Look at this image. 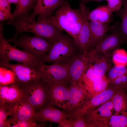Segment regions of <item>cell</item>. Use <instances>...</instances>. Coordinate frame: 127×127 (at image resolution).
<instances>
[{"label": "cell", "mask_w": 127, "mask_h": 127, "mask_svg": "<svg viewBox=\"0 0 127 127\" xmlns=\"http://www.w3.org/2000/svg\"><path fill=\"white\" fill-rule=\"evenodd\" d=\"M40 0H36V4H37Z\"/></svg>", "instance_id": "obj_39"}, {"label": "cell", "mask_w": 127, "mask_h": 127, "mask_svg": "<svg viewBox=\"0 0 127 127\" xmlns=\"http://www.w3.org/2000/svg\"><path fill=\"white\" fill-rule=\"evenodd\" d=\"M88 23L91 36L90 52L97 46L107 32H112L116 30V24L110 26L107 23L94 21H89Z\"/></svg>", "instance_id": "obj_16"}, {"label": "cell", "mask_w": 127, "mask_h": 127, "mask_svg": "<svg viewBox=\"0 0 127 127\" xmlns=\"http://www.w3.org/2000/svg\"><path fill=\"white\" fill-rule=\"evenodd\" d=\"M8 41L14 43L15 47L22 48L24 51L42 62L53 43L43 38L35 35H24L18 39H10Z\"/></svg>", "instance_id": "obj_5"}, {"label": "cell", "mask_w": 127, "mask_h": 127, "mask_svg": "<svg viewBox=\"0 0 127 127\" xmlns=\"http://www.w3.org/2000/svg\"><path fill=\"white\" fill-rule=\"evenodd\" d=\"M36 0H19L12 16L14 20L17 18L26 16L30 9L33 7Z\"/></svg>", "instance_id": "obj_25"}, {"label": "cell", "mask_w": 127, "mask_h": 127, "mask_svg": "<svg viewBox=\"0 0 127 127\" xmlns=\"http://www.w3.org/2000/svg\"><path fill=\"white\" fill-rule=\"evenodd\" d=\"M114 89L111 87L92 96L80 107L71 114L72 118L84 115L92 111L104 103L111 99L115 94Z\"/></svg>", "instance_id": "obj_9"}, {"label": "cell", "mask_w": 127, "mask_h": 127, "mask_svg": "<svg viewBox=\"0 0 127 127\" xmlns=\"http://www.w3.org/2000/svg\"><path fill=\"white\" fill-rule=\"evenodd\" d=\"M107 2V5L109 9L112 12H116L121 9L123 4V0H106Z\"/></svg>", "instance_id": "obj_34"}, {"label": "cell", "mask_w": 127, "mask_h": 127, "mask_svg": "<svg viewBox=\"0 0 127 127\" xmlns=\"http://www.w3.org/2000/svg\"><path fill=\"white\" fill-rule=\"evenodd\" d=\"M51 17L38 18V20L36 21L30 16H25L17 18L12 21H8L7 24H12L16 30L15 34L11 39H16L18 35L22 32H29L53 43L61 31L53 24Z\"/></svg>", "instance_id": "obj_1"}, {"label": "cell", "mask_w": 127, "mask_h": 127, "mask_svg": "<svg viewBox=\"0 0 127 127\" xmlns=\"http://www.w3.org/2000/svg\"><path fill=\"white\" fill-rule=\"evenodd\" d=\"M10 107L5 104L0 103V127H6L8 119L10 115Z\"/></svg>", "instance_id": "obj_32"}, {"label": "cell", "mask_w": 127, "mask_h": 127, "mask_svg": "<svg viewBox=\"0 0 127 127\" xmlns=\"http://www.w3.org/2000/svg\"><path fill=\"white\" fill-rule=\"evenodd\" d=\"M113 109L111 99L83 116L89 127H92L112 115Z\"/></svg>", "instance_id": "obj_17"}, {"label": "cell", "mask_w": 127, "mask_h": 127, "mask_svg": "<svg viewBox=\"0 0 127 127\" xmlns=\"http://www.w3.org/2000/svg\"><path fill=\"white\" fill-rule=\"evenodd\" d=\"M16 83L22 90L23 99L31 105L36 112L49 103L48 83L41 78L26 83Z\"/></svg>", "instance_id": "obj_4"}, {"label": "cell", "mask_w": 127, "mask_h": 127, "mask_svg": "<svg viewBox=\"0 0 127 127\" xmlns=\"http://www.w3.org/2000/svg\"><path fill=\"white\" fill-rule=\"evenodd\" d=\"M70 64L52 63L47 65L41 62L36 70L41 78L47 83L71 84L69 74Z\"/></svg>", "instance_id": "obj_7"}, {"label": "cell", "mask_w": 127, "mask_h": 127, "mask_svg": "<svg viewBox=\"0 0 127 127\" xmlns=\"http://www.w3.org/2000/svg\"><path fill=\"white\" fill-rule=\"evenodd\" d=\"M94 57L91 52H84L70 64L69 74L71 84L80 81L83 75L92 65Z\"/></svg>", "instance_id": "obj_13"}, {"label": "cell", "mask_w": 127, "mask_h": 127, "mask_svg": "<svg viewBox=\"0 0 127 127\" xmlns=\"http://www.w3.org/2000/svg\"><path fill=\"white\" fill-rule=\"evenodd\" d=\"M79 8L83 11L86 19L90 21H96L107 23L111 21L112 13L107 5L99 6L91 11H89L83 2L79 4Z\"/></svg>", "instance_id": "obj_19"}, {"label": "cell", "mask_w": 127, "mask_h": 127, "mask_svg": "<svg viewBox=\"0 0 127 127\" xmlns=\"http://www.w3.org/2000/svg\"><path fill=\"white\" fill-rule=\"evenodd\" d=\"M23 99L22 90L16 83L7 85H0V103L11 107Z\"/></svg>", "instance_id": "obj_18"}, {"label": "cell", "mask_w": 127, "mask_h": 127, "mask_svg": "<svg viewBox=\"0 0 127 127\" xmlns=\"http://www.w3.org/2000/svg\"><path fill=\"white\" fill-rule=\"evenodd\" d=\"M91 98L81 81L70 86L67 112L71 114Z\"/></svg>", "instance_id": "obj_14"}, {"label": "cell", "mask_w": 127, "mask_h": 127, "mask_svg": "<svg viewBox=\"0 0 127 127\" xmlns=\"http://www.w3.org/2000/svg\"><path fill=\"white\" fill-rule=\"evenodd\" d=\"M16 61L35 69L41 62L26 52L19 50L10 45L0 32V62Z\"/></svg>", "instance_id": "obj_6"}, {"label": "cell", "mask_w": 127, "mask_h": 127, "mask_svg": "<svg viewBox=\"0 0 127 127\" xmlns=\"http://www.w3.org/2000/svg\"><path fill=\"white\" fill-rule=\"evenodd\" d=\"M51 20L59 30L65 31L75 39L81 27L83 18L79 9L72 8L69 3L65 0L52 16Z\"/></svg>", "instance_id": "obj_3"}, {"label": "cell", "mask_w": 127, "mask_h": 127, "mask_svg": "<svg viewBox=\"0 0 127 127\" xmlns=\"http://www.w3.org/2000/svg\"><path fill=\"white\" fill-rule=\"evenodd\" d=\"M116 29L112 33L105 35L97 46L91 51L94 55L102 54L107 57H112L114 52L124 43L119 30L120 23H116Z\"/></svg>", "instance_id": "obj_8"}, {"label": "cell", "mask_w": 127, "mask_h": 127, "mask_svg": "<svg viewBox=\"0 0 127 127\" xmlns=\"http://www.w3.org/2000/svg\"><path fill=\"white\" fill-rule=\"evenodd\" d=\"M110 83L117 89L127 86V72L115 79Z\"/></svg>", "instance_id": "obj_33"}, {"label": "cell", "mask_w": 127, "mask_h": 127, "mask_svg": "<svg viewBox=\"0 0 127 127\" xmlns=\"http://www.w3.org/2000/svg\"><path fill=\"white\" fill-rule=\"evenodd\" d=\"M0 65L12 71L15 75L16 83H26L41 78L35 69L23 64H14L9 63L0 62Z\"/></svg>", "instance_id": "obj_15"}, {"label": "cell", "mask_w": 127, "mask_h": 127, "mask_svg": "<svg viewBox=\"0 0 127 127\" xmlns=\"http://www.w3.org/2000/svg\"><path fill=\"white\" fill-rule=\"evenodd\" d=\"M123 7L116 12L117 16L121 19L119 30L124 43H127V0H124Z\"/></svg>", "instance_id": "obj_24"}, {"label": "cell", "mask_w": 127, "mask_h": 127, "mask_svg": "<svg viewBox=\"0 0 127 127\" xmlns=\"http://www.w3.org/2000/svg\"><path fill=\"white\" fill-rule=\"evenodd\" d=\"M45 126V124L37 123L33 119L20 120L11 116L8 119L6 127H40Z\"/></svg>", "instance_id": "obj_27"}, {"label": "cell", "mask_w": 127, "mask_h": 127, "mask_svg": "<svg viewBox=\"0 0 127 127\" xmlns=\"http://www.w3.org/2000/svg\"><path fill=\"white\" fill-rule=\"evenodd\" d=\"M71 115L66 111L49 103L35 112L33 119L40 123L45 124L49 122L59 124L67 120Z\"/></svg>", "instance_id": "obj_11"}, {"label": "cell", "mask_w": 127, "mask_h": 127, "mask_svg": "<svg viewBox=\"0 0 127 127\" xmlns=\"http://www.w3.org/2000/svg\"><path fill=\"white\" fill-rule=\"evenodd\" d=\"M81 81L91 98L105 90L110 83L105 76H101L95 72L92 65L83 75Z\"/></svg>", "instance_id": "obj_10"}, {"label": "cell", "mask_w": 127, "mask_h": 127, "mask_svg": "<svg viewBox=\"0 0 127 127\" xmlns=\"http://www.w3.org/2000/svg\"><path fill=\"white\" fill-rule=\"evenodd\" d=\"M10 4L6 0H0V11L11 14Z\"/></svg>", "instance_id": "obj_35"}, {"label": "cell", "mask_w": 127, "mask_h": 127, "mask_svg": "<svg viewBox=\"0 0 127 127\" xmlns=\"http://www.w3.org/2000/svg\"><path fill=\"white\" fill-rule=\"evenodd\" d=\"M103 126L112 127H124L127 126V117L123 115H112L99 123Z\"/></svg>", "instance_id": "obj_26"}, {"label": "cell", "mask_w": 127, "mask_h": 127, "mask_svg": "<svg viewBox=\"0 0 127 127\" xmlns=\"http://www.w3.org/2000/svg\"><path fill=\"white\" fill-rule=\"evenodd\" d=\"M47 83L49 103L67 112L69 91L71 84Z\"/></svg>", "instance_id": "obj_12"}, {"label": "cell", "mask_w": 127, "mask_h": 127, "mask_svg": "<svg viewBox=\"0 0 127 127\" xmlns=\"http://www.w3.org/2000/svg\"><path fill=\"white\" fill-rule=\"evenodd\" d=\"M113 64L112 57L96 54L94 55L92 65L97 74L101 76H104Z\"/></svg>", "instance_id": "obj_23"}, {"label": "cell", "mask_w": 127, "mask_h": 127, "mask_svg": "<svg viewBox=\"0 0 127 127\" xmlns=\"http://www.w3.org/2000/svg\"><path fill=\"white\" fill-rule=\"evenodd\" d=\"M107 71V78L110 83L115 79L127 72V65L125 66H112Z\"/></svg>", "instance_id": "obj_30"}, {"label": "cell", "mask_w": 127, "mask_h": 127, "mask_svg": "<svg viewBox=\"0 0 127 127\" xmlns=\"http://www.w3.org/2000/svg\"><path fill=\"white\" fill-rule=\"evenodd\" d=\"M112 60L115 66L127 65V53L123 49H118L113 52Z\"/></svg>", "instance_id": "obj_29"}, {"label": "cell", "mask_w": 127, "mask_h": 127, "mask_svg": "<svg viewBox=\"0 0 127 127\" xmlns=\"http://www.w3.org/2000/svg\"><path fill=\"white\" fill-rule=\"evenodd\" d=\"M83 53L71 36L61 32L53 43L42 62L70 64Z\"/></svg>", "instance_id": "obj_2"}, {"label": "cell", "mask_w": 127, "mask_h": 127, "mask_svg": "<svg viewBox=\"0 0 127 127\" xmlns=\"http://www.w3.org/2000/svg\"><path fill=\"white\" fill-rule=\"evenodd\" d=\"M79 9L82 16V24L78 34L74 40L84 52H88L90 51L91 41L90 29L88 21L86 18L83 11L80 8Z\"/></svg>", "instance_id": "obj_22"}, {"label": "cell", "mask_w": 127, "mask_h": 127, "mask_svg": "<svg viewBox=\"0 0 127 127\" xmlns=\"http://www.w3.org/2000/svg\"><path fill=\"white\" fill-rule=\"evenodd\" d=\"M16 83L15 74L10 69L0 67V85H7Z\"/></svg>", "instance_id": "obj_28"}, {"label": "cell", "mask_w": 127, "mask_h": 127, "mask_svg": "<svg viewBox=\"0 0 127 127\" xmlns=\"http://www.w3.org/2000/svg\"><path fill=\"white\" fill-rule=\"evenodd\" d=\"M84 4H86L89 2L91 1H95L99 2L100 1L103 0H79Z\"/></svg>", "instance_id": "obj_37"}, {"label": "cell", "mask_w": 127, "mask_h": 127, "mask_svg": "<svg viewBox=\"0 0 127 127\" xmlns=\"http://www.w3.org/2000/svg\"><path fill=\"white\" fill-rule=\"evenodd\" d=\"M10 107L11 116L19 120L32 119L36 112L31 105L24 99L18 101Z\"/></svg>", "instance_id": "obj_21"}, {"label": "cell", "mask_w": 127, "mask_h": 127, "mask_svg": "<svg viewBox=\"0 0 127 127\" xmlns=\"http://www.w3.org/2000/svg\"><path fill=\"white\" fill-rule=\"evenodd\" d=\"M122 94L118 92L114 94L112 98L113 109L116 113H120L124 109L125 100Z\"/></svg>", "instance_id": "obj_31"}, {"label": "cell", "mask_w": 127, "mask_h": 127, "mask_svg": "<svg viewBox=\"0 0 127 127\" xmlns=\"http://www.w3.org/2000/svg\"><path fill=\"white\" fill-rule=\"evenodd\" d=\"M65 0H40L33 7V13L30 16L34 19L35 16L38 15L39 18L51 17L53 12L59 8Z\"/></svg>", "instance_id": "obj_20"}, {"label": "cell", "mask_w": 127, "mask_h": 127, "mask_svg": "<svg viewBox=\"0 0 127 127\" xmlns=\"http://www.w3.org/2000/svg\"><path fill=\"white\" fill-rule=\"evenodd\" d=\"M5 20H8L10 21H13L14 20L12 16V14H9L0 11V21Z\"/></svg>", "instance_id": "obj_36"}, {"label": "cell", "mask_w": 127, "mask_h": 127, "mask_svg": "<svg viewBox=\"0 0 127 127\" xmlns=\"http://www.w3.org/2000/svg\"><path fill=\"white\" fill-rule=\"evenodd\" d=\"M10 4L11 3H15L16 4L19 0H6Z\"/></svg>", "instance_id": "obj_38"}]
</instances>
